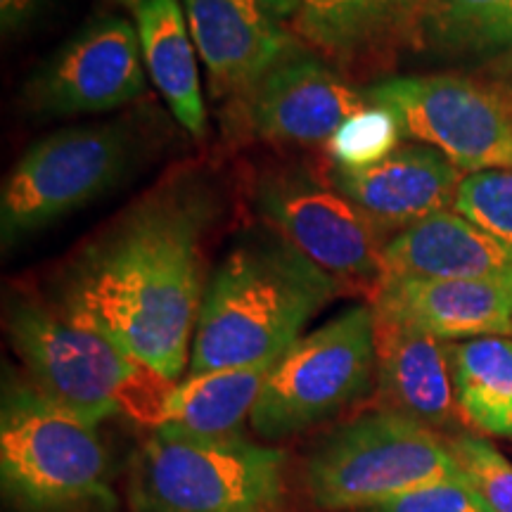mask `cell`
Masks as SVG:
<instances>
[{
	"label": "cell",
	"mask_w": 512,
	"mask_h": 512,
	"mask_svg": "<svg viewBox=\"0 0 512 512\" xmlns=\"http://www.w3.org/2000/svg\"><path fill=\"white\" fill-rule=\"evenodd\" d=\"M223 211L226 195L211 171H171L69 254L50 304L178 382L190 368L207 245Z\"/></svg>",
	"instance_id": "1"
},
{
	"label": "cell",
	"mask_w": 512,
	"mask_h": 512,
	"mask_svg": "<svg viewBox=\"0 0 512 512\" xmlns=\"http://www.w3.org/2000/svg\"><path fill=\"white\" fill-rule=\"evenodd\" d=\"M342 287L261 223L240 233L204 290L188 375L275 361Z\"/></svg>",
	"instance_id": "2"
},
{
	"label": "cell",
	"mask_w": 512,
	"mask_h": 512,
	"mask_svg": "<svg viewBox=\"0 0 512 512\" xmlns=\"http://www.w3.org/2000/svg\"><path fill=\"white\" fill-rule=\"evenodd\" d=\"M5 328L27 380L64 411L93 427L114 415L150 430L157 425L174 382L152 373L98 330L29 297L10 304Z\"/></svg>",
	"instance_id": "3"
},
{
	"label": "cell",
	"mask_w": 512,
	"mask_h": 512,
	"mask_svg": "<svg viewBox=\"0 0 512 512\" xmlns=\"http://www.w3.org/2000/svg\"><path fill=\"white\" fill-rule=\"evenodd\" d=\"M0 484L17 512H114L110 453L98 427L5 368L0 394Z\"/></svg>",
	"instance_id": "4"
},
{
	"label": "cell",
	"mask_w": 512,
	"mask_h": 512,
	"mask_svg": "<svg viewBox=\"0 0 512 512\" xmlns=\"http://www.w3.org/2000/svg\"><path fill=\"white\" fill-rule=\"evenodd\" d=\"M285 496V451L245 434L152 427L128 470L133 512H280Z\"/></svg>",
	"instance_id": "5"
},
{
	"label": "cell",
	"mask_w": 512,
	"mask_h": 512,
	"mask_svg": "<svg viewBox=\"0 0 512 512\" xmlns=\"http://www.w3.org/2000/svg\"><path fill=\"white\" fill-rule=\"evenodd\" d=\"M311 503L325 512L370 510L434 484H467L448 437L373 408L328 434L304 465Z\"/></svg>",
	"instance_id": "6"
},
{
	"label": "cell",
	"mask_w": 512,
	"mask_h": 512,
	"mask_svg": "<svg viewBox=\"0 0 512 512\" xmlns=\"http://www.w3.org/2000/svg\"><path fill=\"white\" fill-rule=\"evenodd\" d=\"M140 126L133 119L72 126L31 145L0 195L5 252L131 178L147 150Z\"/></svg>",
	"instance_id": "7"
},
{
	"label": "cell",
	"mask_w": 512,
	"mask_h": 512,
	"mask_svg": "<svg viewBox=\"0 0 512 512\" xmlns=\"http://www.w3.org/2000/svg\"><path fill=\"white\" fill-rule=\"evenodd\" d=\"M375 392V316L358 304L299 337L266 377L249 427L264 444L335 418Z\"/></svg>",
	"instance_id": "8"
},
{
	"label": "cell",
	"mask_w": 512,
	"mask_h": 512,
	"mask_svg": "<svg viewBox=\"0 0 512 512\" xmlns=\"http://www.w3.org/2000/svg\"><path fill=\"white\" fill-rule=\"evenodd\" d=\"M249 204L264 226L335 278L344 294L373 299L384 278L389 238L330 183L328 171L271 166L249 183Z\"/></svg>",
	"instance_id": "9"
},
{
	"label": "cell",
	"mask_w": 512,
	"mask_h": 512,
	"mask_svg": "<svg viewBox=\"0 0 512 512\" xmlns=\"http://www.w3.org/2000/svg\"><path fill=\"white\" fill-rule=\"evenodd\" d=\"M366 95L399 119L403 136L439 150L465 176L512 169V95L489 79L392 76Z\"/></svg>",
	"instance_id": "10"
},
{
	"label": "cell",
	"mask_w": 512,
	"mask_h": 512,
	"mask_svg": "<svg viewBox=\"0 0 512 512\" xmlns=\"http://www.w3.org/2000/svg\"><path fill=\"white\" fill-rule=\"evenodd\" d=\"M332 64L299 46L226 105L223 126L235 138L271 145L325 147L351 114L368 105Z\"/></svg>",
	"instance_id": "11"
},
{
	"label": "cell",
	"mask_w": 512,
	"mask_h": 512,
	"mask_svg": "<svg viewBox=\"0 0 512 512\" xmlns=\"http://www.w3.org/2000/svg\"><path fill=\"white\" fill-rule=\"evenodd\" d=\"M147 86L136 24L102 15L69 38L24 86L27 110L41 117L102 114L131 105Z\"/></svg>",
	"instance_id": "12"
},
{
	"label": "cell",
	"mask_w": 512,
	"mask_h": 512,
	"mask_svg": "<svg viewBox=\"0 0 512 512\" xmlns=\"http://www.w3.org/2000/svg\"><path fill=\"white\" fill-rule=\"evenodd\" d=\"M183 10L211 95L226 105L304 46L294 34L290 0H183Z\"/></svg>",
	"instance_id": "13"
},
{
	"label": "cell",
	"mask_w": 512,
	"mask_h": 512,
	"mask_svg": "<svg viewBox=\"0 0 512 512\" xmlns=\"http://www.w3.org/2000/svg\"><path fill=\"white\" fill-rule=\"evenodd\" d=\"M330 183L389 240L415 223L451 211L465 174L430 145H401L368 169L328 164Z\"/></svg>",
	"instance_id": "14"
},
{
	"label": "cell",
	"mask_w": 512,
	"mask_h": 512,
	"mask_svg": "<svg viewBox=\"0 0 512 512\" xmlns=\"http://www.w3.org/2000/svg\"><path fill=\"white\" fill-rule=\"evenodd\" d=\"M373 306L375 316V408L451 430L460 420L453 394L448 342L420 325Z\"/></svg>",
	"instance_id": "15"
},
{
	"label": "cell",
	"mask_w": 512,
	"mask_h": 512,
	"mask_svg": "<svg viewBox=\"0 0 512 512\" xmlns=\"http://www.w3.org/2000/svg\"><path fill=\"white\" fill-rule=\"evenodd\" d=\"M368 304L411 320L444 342L512 337L510 283L387 275Z\"/></svg>",
	"instance_id": "16"
},
{
	"label": "cell",
	"mask_w": 512,
	"mask_h": 512,
	"mask_svg": "<svg viewBox=\"0 0 512 512\" xmlns=\"http://www.w3.org/2000/svg\"><path fill=\"white\" fill-rule=\"evenodd\" d=\"M384 278L496 280L512 285V249L456 211H441L387 242Z\"/></svg>",
	"instance_id": "17"
},
{
	"label": "cell",
	"mask_w": 512,
	"mask_h": 512,
	"mask_svg": "<svg viewBox=\"0 0 512 512\" xmlns=\"http://www.w3.org/2000/svg\"><path fill=\"white\" fill-rule=\"evenodd\" d=\"M136 24L145 69L174 119L192 138L207 136L197 48L178 0H121Z\"/></svg>",
	"instance_id": "18"
},
{
	"label": "cell",
	"mask_w": 512,
	"mask_h": 512,
	"mask_svg": "<svg viewBox=\"0 0 512 512\" xmlns=\"http://www.w3.org/2000/svg\"><path fill=\"white\" fill-rule=\"evenodd\" d=\"M275 361L254 366L209 370L174 382L164 396L155 427H176L192 434L226 437L242 434V425L252 411L271 375Z\"/></svg>",
	"instance_id": "19"
},
{
	"label": "cell",
	"mask_w": 512,
	"mask_h": 512,
	"mask_svg": "<svg viewBox=\"0 0 512 512\" xmlns=\"http://www.w3.org/2000/svg\"><path fill=\"white\" fill-rule=\"evenodd\" d=\"M292 27L313 53L337 64L389 57L392 24L387 0H290Z\"/></svg>",
	"instance_id": "20"
},
{
	"label": "cell",
	"mask_w": 512,
	"mask_h": 512,
	"mask_svg": "<svg viewBox=\"0 0 512 512\" xmlns=\"http://www.w3.org/2000/svg\"><path fill=\"white\" fill-rule=\"evenodd\" d=\"M460 418L489 437L512 439V339L448 342Z\"/></svg>",
	"instance_id": "21"
},
{
	"label": "cell",
	"mask_w": 512,
	"mask_h": 512,
	"mask_svg": "<svg viewBox=\"0 0 512 512\" xmlns=\"http://www.w3.org/2000/svg\"><path fill=\"white\" fill-rule=\"evenodd\" d=\"M512 0H434L418 46L444 55H489Z\"/></svg>",
	"instance_id": "22"
},
{
	"label": "cell",
	"mask_w": 512,
	"mask_h": 512,
	"mask_svg": "<svg viewBox=\"0 0 512 512\" xmlns=\"http://www.w3.org/2000/svg\"><path fill=\"white\" fill-rule=\"evenodd\" d=\"M401 138L399 119L387 107L368 102L337 128L323 150L328 155V164L339 169H368L399 150L403 145Z\"/></svg>",
	"instance_id": "23"
},
{
	"label": "cell",
	"mask_w": 512,
	"mask_h": 512,
	"mask_svg": "<svg viewBox=\"0 0 512 512\" xmlns=\"http://www.w3.org/2000/svg\"><path fill=\"white\" fill-rule=\"evenodd\" d=\"M453 211L512 249V169L465 176Z\"/></svg>",
	"instance_id": "24"
},
{
	"label": "cell",
	"mask_w": 512,
	"mask_h": 512,
	"mask_svg": "<svg viewBox=\"0 0 512 512\" xmlns=\"http://www.w3.org/2000/svg\"><path fill=\"white\" fill-rule=\"evenodd\" d=\"M453 456L463 467L467 484L494 512H512V463L489 441L477 434L448 437Z\"/></svg>",
	"instance_id": "25"
},
{
	"label": "cell",
	"mask_w": 512,
	"mask_h": 512,
	"mask_svg": "<svg viewBox=\"0 0 512 512\" xmlns=\"http://www.w3.org/2000/svg\"><path fill=\"white\" fill-rule=\"evenodd\" d=\"M363 512H494L470 484H434Z\"/></svg>",
	"instance_id": "26"
},
{
	"label": "cell",
	"mask_w": 512,
	"mask_h": 512,
	"mask_svg": "<svg viewBox=\"0 0 512 512\" xmlns=\"http://www.w3.org/2000/svg\"><path fill=\"white\" fill-rule=\"evenodd\" d=\"M434 0H387L389 24H392V46H418L420 29Z\"/></svg>",
	"instance_id": "27"
},
{
	"label": "cell",
	"mask_w": 512,
	"mask_h": 512,
	"mask_svg": "<svg viewBox=\"0 0 512 512\" xmlns=\"http://www.w3.org/2000/svg\"><path fill=\"white\" fill-rule=\"evenodd\" d=\"M46 8V0H0V29L5 36L27 29Z\"/></svg>",
	"instance_id": "28"
},
{
	"label": "cell",
	"mask_w": 512,
	"mask_h": 512,
	"mask_svg": "<svg viewBox=\"0 0 512 512\" xmlns=\"http://www.w3.org/2000/svg\"><path fill=\"white\" fill-rule=\"evenodd\" d=\"M486 79L496 83V86H501L503 91H508L512 95V48L505 50L501 55H496L494 60L489 62Z\"/></svg>",
	"instance_id": "29"
},
{
	"label": "cell",
	"mask_w": 512,
	"mask_h": 512,
	"mask_svg": "<svg viewBox=\"0 0 512 512\" xmlns=\"http://www.w3.org/2000/svg\"><path fill=\"white\" fill-rule=\"evenodd\" d=\"M512 48V10L508 12V17L503 19V24L498 27L496 36H494V43H491V53L489 55H501L505 50Z\"/></svg>",
	"instance_id": "30"
}]
</instances>
